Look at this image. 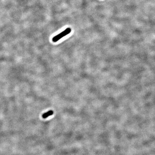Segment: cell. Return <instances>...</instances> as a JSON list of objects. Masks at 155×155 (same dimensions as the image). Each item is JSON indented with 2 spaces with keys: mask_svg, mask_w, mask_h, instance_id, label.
<instances>
[{
  "mask_svg": "<svg viewBox=\"0 0 155 155\" xmlns=\"http://www.w3.org/2000/svg\"><path fill=\"white\" fill-rule=\"evenodd\" d=\"M71 28L70 27L67 28L62 32H61L60 34H59L58 35H56L55 36L53 37V38L52 39L53 42H57L59 40L63 38V37H65V36L70 34V33H71Z\"/></svg>",
  "mask_w": 155,
  "mask_h": 155,
  "instance_id": "1",
  "label": "cell"
},
{
  "mask_svg": "<svg viewBox=\"0 0 155 155\" xmlns=\"http://www.w3.org/2000/svg\"><path fill=\"white\" fill-rule=\"evenodd\" d=\"M53 111L52 110H50L48 112H47L46 113L42 115V117L43 118H46L48 116L53 115Z\"/></svg>",
  "mask_w": 155,
  "mask_h": 155,
  "instance_id": "2",
  "label": "cell"
}]
</instances>
